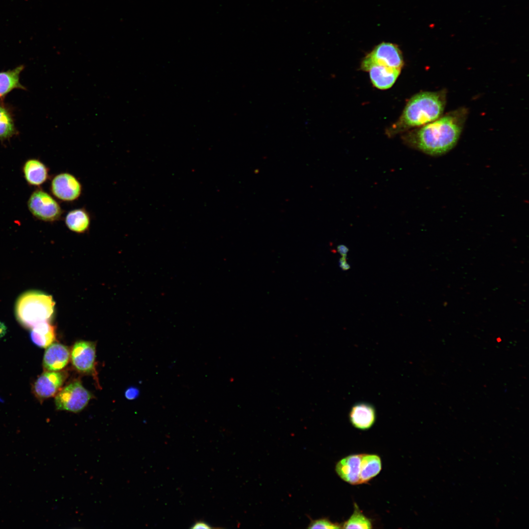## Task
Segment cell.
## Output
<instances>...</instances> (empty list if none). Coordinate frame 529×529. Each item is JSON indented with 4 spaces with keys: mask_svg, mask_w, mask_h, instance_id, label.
Returning <instances> with one entry per match:
<instances>
[{
    "mask_svg": "<svg viewBox=\"0 0 529 529\" xmlns=\"http://www.w3.org/2000/svg\"><path fill=\"white\" fill-rule=\"evenodd\" d=\"M468 114V110L464 107L443 114L412 132L407 141L411 146L428 155H443L457 144Z\"/></svg>",
    "mask_w": 529,
    "mask_h": 529,
    "instance_id": "1",
    "label": "cell"
},
{
    "mask_svg": "<svg viewBox=\"0 0 529 529\" xmlns=\"http://www.w3.org/2000/svg\"><path fill=\"white\" fill-rule=\"evenodd\" d=\"M447 90L422 92L408 101L392 133L409 128L421 127L440 117L447 102Z\"/></svg>",
    "mask_w": 529,
    "mask_h": 529,
    "instance_id": "2",
    "label": "cell"
},
{
    "mask_svg": "<svg viewBox=\"0 0 529 529\" xmlns=\"http://www.w3.org/2000/svg\"><path fill=\"white\" fill-rule=\"evenodd\" d=\"M54 306L50 295L38 291H27L17 301L16 316L24 327L32 328L40 323L49 321L53 314Z\"/></svg>",
    "mask_w": 529,
    "mask_h": 529,
    "instance_id": "3",
    "label": "cell"
},
{
    "mask_svg": "<svg viewBox=\"0 0 529 529\" xmlns=\"http://www.w3.org/2000/svg\"><path fill=\"white\" fill-rule=\"evenodd\" d=\"M93 398L92 393L86 389L79 380L70 383L56 395L55 404L56 409L79 412L82 410Z\"/></svg>",
    "mask_w": 529,
    "mask_h": 529,
    "instance_id": "4",
    "label": "cell"
},
{
    "mask_svg": "<svg viewBox=\"0 0 529 529\" xmlns=\"http://www.w3.org/2000/svg\"><path fill=\"white\" fill-rule=\"evenodd\" d=\"M27 208L36 219L45 222L59 220L63 211L58 202L46 191L37 189L29 197Z\"/></svg>",
    "mask_w": 529,
    "mask_h": 529,
    "instance_id": "5",
    "label": "cell"
},
{
    "mask_svg": "<svg viewBox=\"0 0 529 529\" xmlns=\"http://www.w3.org/2000/svg\"><path fill=\"white\" fill-rule=\"evenodd\" d=\"M404 65L402 53L395 44L383 42L378 45L362 60L361 69L366 71L372 65L384 66L402 69Z\"/></svg>",
    "mask_w": 529,
    "mask_h": 529,
    "instance_id": "6",
    "label": "cell"
},
{
    "mask_svg": "<svg viewBox=\"0 0 529 529\" xmlns=\"http://www.w3.org/2000/svg\"><path fill=\"white\" fill-rule=\"evenodd\" d=\"M96 345L95 342L79 340L75 342L71 351V359L72 365L79 372L88 375H94Z\"/></svg>",
    "mask_w": 529,
    "mask_h": 529,
    "instance_id": "7",
    "label": "cell"
},
{
    "mask_svg": "<svg viewBox=\"0 0 529 529\" xmlns=\"http://www.w3.org/2000/svg\"><path fill=\"white\" fill-rule=\"evenodd\" d=\"M50 190L57 199L71 202L79 197L82 192V186L74 175L68 172H62L52 178Z\"/></svg>",
    "mask_w": 529,
    "mask_h": 529,
    "instance_id": "8",
    "label": "cell"
},
{
    "mask_svg": "<svg viewBox=\"0 0 529 529\" xmlns=\"http://www.w3.org/2000/svg\"><path fill=\"white\" fill-rule=\"evenodd\" d=\"M67 377L66 371H46L34 383L33 392L40 400L51 397L57 393Z\"/></svg>",
    "mask_w": 529,
    "mask_h": 529,
    "instance_id": "9",
    "label": "cell"
},
{
    "mask_svg": "<svg viewBox=\"0 0 529 529\" xmlns=\"http://www.w3.org/2000/svg\"><path fill=\"white\" fill-rule=\"evenodd\" d=\"M71 352L67 346L59 343H52L45 350L43 366L45 371H58L68 363Z\"/></svg>",
    "mask_w": 529,
    "mask_h": 529,
    "instance_id": "10",
    "label": "cell"
},
{
    "mask_svg": "<svg viewBox=\"0 0 529 529\" xmlns=\"http://www.w3.org/2000/svg\"><path fill=\"white\" fill-rule=\"evenodd\" d=\"M22 171L27 184L33 187H40L49 178V169L39 159L30 158L23 164Z\"/></svg>",
    "mask_w": 529,
    "mask_h": 529,
    "instance_id": "11",
    "label": "cell"
},
{
    "mask_svg": "<svg viewBox=\"0 0 529 529\" xmlns=\"http://www.w3.org/2000/svg\"><path fill=\"white\" fill-rule=\"evenodd\" d=\"M361 456L362 454L349 455L337 463L335 470L342 480L351 484H360Z\"/></svg>",
    "mask_w": 529,
    "mask_h": 529,
    "instance_id": "12",
    "label": "cell"
},
{
    "mask_svg": "<svg viewBox=\"0 0 529 529\" xmlns=\"http://www.w3.org/2000/svg\"><path fill=\"white\" fill-rule=\"evenodd\" d=\"M401 69L384 66L372 65L366 70L373 85L381 90L390 88L395 82Z\"/></svg>",
    "mask_w": 529,
    "mask_h": 529,
    "instance_id": "13",
    "label": "cell"
},
{
    "mask_svg": "<svg viewBox=\"0 0 529 529\" xmlns=\"http://www.w3.org/2000/svg\"><path fill=\"white\" fill-rule=\"evenodd\" d=\"M349 419L353 426L360 430L370 428L376 420V411L370 404L360 403L355 404L349 413Z\"/></svg>",
    "mask_w": 529,
    "mask_h": 529,
    "instance_id": "14",
    "label": "cell"
},
{
    "mask_svg": "<svg viewBox=\"0 0 529 529\" xmlns=\"http://www.w3.org/2000/svg\"><path fill=\"white\" fill-rule=\"evenodd\" d=\"M30 337L34 344L41 348H47L55 339V327L49 321L40 323L31 328Z\"/></svg>",
    "mask_w": 529,
    "mask_h": 529,
    "instance_id": "15",
    "label": "cell"
},
{
    "mask_svg": "<svg viewBox=\"0 0 529 529\" xmlns=\"http://www.w3.org/2000/svg\"><path fill=\"white\" fill-rule=\"evenodd\" d=\"M24 68V65H20L12 70L0 72V99L3 100L15 89L26 90L20 81V75Z\"/></svg>",
    "mask_w": 529,
    "mask_h": 529,
    "instance_id": "16",
    "label": "cell"
},
{
    "mask_svg": "<svg viewBox=\"0 0 529 529\" xmlns=\"http://www.w3.org/2000/svg\"><path fill=\"white\" fill-rule=\"evenodd\" d=\"M382 469L379 456L372 454H362L360 473V484L368 482L377 476Z\"/></svg>",
    "mask_w": 529,
    "mask_h": 529,
    "instance_id": "17",
    "label": "cell"
},
{
    "mask_svg": "<svg viewBox=\"0 0 529 529\" xmlns=\"http://www.w3.org/2000/svg\"><path fill=\"white\" fill-rule=\"evenodd\" d=\"M18 133L11 108L0 99V141L9 140Z\"/></svg>",
    "mask_w": 529,
    "mask_h": 529,
    "instance_id": "18",
    "label": "cell"
},
{
    "mask_svg": "<svg viewBox=\"0 0 529 529\" xmlns=\"http://www.w3.org/2000/svg\"><path fill=\"white\" fill-rule=\"evenodd\" d=\"M90 217L83 208L74 209L68 213L65 218L67 227L72 231L83 233L89 228Z\"/></svg>",
    "mask_w": 529,
    "mask_h": 529,
    "instance_id": "19",
    "label": "cell"
},
{
    "mask_svg": "<svg viewBox=\"0 0 529 529\" xmlns=\"http://www.w3.org/2000/svg\"><path fill=\"white\" fill-rule=\"evenodd\" d=\"M372 528L370 521L365 516L358 505L355 504L354 511L350 518L343 525L344 529H368Z\"/></svg>",
    "mask_w": 529,
    "mask_h": 529,
    "instance_id": "20",
    "label": "cell"
},
{
    "mask_svg": "<svg viewBox=\"0 0 529 529\" xmlns=\"http://www.w3.org/2000/svg\"><path fill=\"white\" fill-rule=\"evenodd\" d=\"M308 529H340L341 527L338 524L333 523L326 518L319 519L312 521L309 524Z\"/></svg>",
    "mask_w": 529,
    "mask_h": 529,
    "instance_id": "21",
    "label": "cell"
},
{
    "mask_svg": "<svg viewBox=\"0 0 529 529\" xmlns=\"http://www.w3.org/2000/svg\"><path fill=\"white\" fill-rule=\"evenodd\" d=\"M140 394L139 389L134 386L128 387L125 391V396L128 400H134L137 398Z\"/></svg>",
    "mask_w": 529,
    "mask_h": 529,
    "instance_id": "22",
    "label": "cell"
},
{
    "mask_svg": "<svg viewBox=\"0 0 529 529\" xmlns=\"http://www.w3.org/2000/svg\"><path fill=\"white\" fill-rule=\"evenodd\" d=\"M192 529H201V528H202V529H210V528H211V527H210L208 524H207V523H205L204 522L199 521V522H196L193 525V526L192 527Z\"/></svg>",
    "mask_w": 529,
    "mask_h": 529,
    "instance_id": "23",
    "label": "cell"
},
{
    "mask_svg": "<svg viewBox=\"0 0 529 529\" xmlns=\"http://www.w3.org/2000/svg\"><path fill=\"white\" fill-rule=\"evenodd\" d=\"M339 265L342 269L346 270L350 268L349 264L346 261V257H342L339 260Z\"/></svg>",
    "mask_w": 529,
    "mask_h": 529,
    "instance_id": "24",
    "label": "cell"
},
{
    "mask_svg": "<svg viewBox=\"0 0 529 529\" xmlns=\"http://www.w3.org/2000/svg\"><path fill=\"white\" fill-rule=\"evenodd\" d=\"M337 250L342 257H346V254L349 251L348 248L344 245H338L337 247Z\"/></svg>",
    "mask_w": 529,
    "mask_h": 529,
    "instance_id": "25",
    "label": "cell"
}]
</instances>
